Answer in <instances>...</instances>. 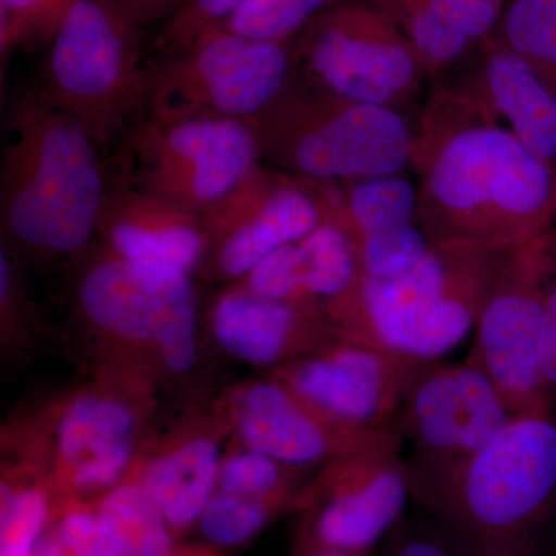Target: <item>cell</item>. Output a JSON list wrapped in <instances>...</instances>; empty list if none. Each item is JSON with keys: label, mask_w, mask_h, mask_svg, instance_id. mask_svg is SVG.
Masks as SVG:
<instances>
[{"label": "cell", "mask_w": 556, "mask_h": 556, "mask_svg": "<svg viewBox=\"0 0 556 556\" xmlns=\"http://www.w3.org/2000/svg\"><path fill=\"white\" fill-rule=\"evenodd\" d=\"M417 225L431 247L503 252L556 229V169L473 93L434 87L416 127Z\"/></svg>", "instance_id": "6da1fadb"}, {"label": "cell", "mask_w": 556, "mask_h": 556, "mask_svg": "<svg viewBox=\"0 0 556 556\" xmlns=\"http://www.w3.org/2000/svg\"><path fill=\"white\" fill-rule=\"evenodd\" d=\"M412 496L460 547L515 556L556 504L555 416L515 417L471 455L408 464Z\"/></svg>", "instance_id": "7a4b0ae2"}, {"label": "cell", "mask_w": 556, "mask_h": 556, "mask_svg": "<svg viewBox=\"0 0 556 556\" xmlns=\"http://www.w3.org/2000/svg\"><path fill=\"white\" fill-rule=\"evenodd\" d=\"M86 124L40 91L17 101L3 134L0 212L10 239L72 255L98 233L110 186Z\"/></svg>", "instance_id": "3957f363"}, {"label": "cell", "mask_w": 556, "mask_h": 556, "mask_svg": "<svg viewBox=\"0 0 556 556\" xmlns=\"http://www.w3.org/2000/svg\"><path fill=\"white\" fill-rule=\"evenodd\" d=\"M508 252L431 247L401 276L361 274L345 294L324 306L325 316L339 338L416 361H438L475 331Z\"/></svg>", "instance_id": "277c9868"}, {"label": "cell", "mask_w": 556, "mask_h": 556, "mask_svg": "<svg viewBox=\"0 0 556 556\" xmlns=\"http://www.w3.org/2000/svg\"><path fill=\"white\" fill-rule=\"evenodd\" d=\"M249 124L262 159L311 181L397 175L415 159L416 127L402 110L345 101L314 86L292 90L289 83Z\"/></svg>", "instance_id": "5b68a950"}, {"label": "cell", "mask_w": 556, "mask_h": 556, "mask_svg": "<svg viewBox=\"0 0 556 556\" xmlns=\"http://www.w3.org/2000/svg\"><path fill=\"white\" fill-rule=\"evenodd\" d=\"M78 302L94 334L148 378L155 365L186 375L197 361L195 288L190 274L121 257L109 249L79 280Z\"/></svg>", "instance_id": "8992f818"}, {"label": "cell", "mask_w": 556, "mask_h": 556, "mask_svg": "<svg viewBox=\"0 0 556 556\" xmlns=\"http://www.w3.org/2000/svg\"><path fill=\"white\" fill-rule=\"evenodd\" d=\"M141 30L110 0H78L50 40L40 93L101 144L148 108L153 68L142 58Z\"/></svg>", "instance_id": "52a82bcc"}, {"label": "cell", "mask_w": 556, "mask_h": 556, "mask_svg": "<svg viewBox=\"0 0 556 556\" xmlns=\"http://www.w3.org/2000/svg\"><path fill=\"white\" fill-rule=\"evenodd\" d=\"M260 160L249 121L148 118L131 130L119 181L206 219L257 174Z\"/></svg>", "instance_id": "ba28073f"}, {"label": "cell", "mask_w": 556, "mask_h": 556, "mask_svg": "<svg viewBox=\"0 0 556 556\" xmlns=\"http://www.w3.org/2000/svg\"><path fill=\"white\" fill-rule=\"evenodd\" d=\"M146 379L123 369L119 378L83 388L53 408L30 471L49 485L54 501L100 503L130 477Z\"/></svg>", "instance_id": "9c48e42d"}, {"label": "cell", "mask_w": 556, "mask_h": 556, "mask_svg": "<svg viewBox=\"0 0 556 556\" xmlns=\"http://www.w3.org/2000/svg\"><path fill=\"white\" fill-rule=\"evenodd\" d=\"M294 40L247 38L222 25L208 28L152 70L149 118L254 119L291 83L298 64Z\"/></svg>", "instance_id": "30bf717a"}, {"label": "cell", "mask_w": 556, "mask_h": 556, "mask_svg": "<svg viewBox=\"0 0 556 556\" xmlns=\"http://www.w3.org/2000/svg\"><path fill=\"white\" fill-rule=\"evenodd\" d=\"M294 43L314 87L358 104L404 110L427 76L412 43L371 0H339Z\"/></svg>", "instance_id": "8fae6325"}, {"label": "cell", "mask_w": 556, "mask_h": 556, "mask_svg": "<svg viewBox=\"0 0 556 556\" xmlns=\"http://www.w3.org/2000/svg\"><path fill=\"white\" fill-rule=\"evenodd\" d=\"M552 232L508 252L486 294L470 353L515 416H554L543 372Z\"/></svg>", "instance_id": "7c38bea8"}, {"label": "cell", "mask_w": 556, "mask_h": 556, "mask_svg": "<svg viewBox=\"0 0 556 556\" xmlns=\"http://www.w3.org/2000/svg\"><path fill=\"white\" fill-rule=\"evenodd\" d=\"M412 497L401 447L365 450L317 468L295 506V541L367 554L401 521Z\"/></svg>", "instance_id": "4fadbf2b"}, {"label": "cell", "mask_w": 556, "mask_h": 556, "mask_svg": "<svg viewBox=\"0 0 556 556\" xmlns=\"http://www.w3.org/2000/svg\"><path fill=\"white\" fill-rule=\"evenodd\" d=\"M218 412L239 447L288 466L318 468L351 453L404 444L396 427L348 426L270 376L230 390Z\"/></svg>", "instance_id": "5bb4252c"}, {"label": "cell", "mask_w": 556, "mask_h": 556, "mask_svg": "<svg viewBox=\"0 0 556 556\" xmlns=\"http://www.w3.org/2000/svg\"><path fill=\"white\" fill-rule=\"evenodd\" d=\"M473 354L464 361L424 362L405 391L396 427L417 460L445 463L495 441L515 419Z\"/></svg>", "instance_id": "9a60e30c"}, {"label": "cell", "mask_w": 556, "mask_h": 556, "mask_svg": "<svg viewBox=\"0 0 556 556\" xmlns=\"http://www.w3.org/2000/svg\"><path fill=\"white\" fill-rule=\"evenodd\" d=\"M422 364L336 336L317 353L274 369L270 378L340 422L379 430L396 427L405 391Z\"/></svg>", "instance_id": "2e32d148"}, {"label": "cell", "mask_w": 556, "mask_h": 556, "mask_svg": "<svg viewBox=\"0 0 556 556\" xmlns=\"http://www.w3.org/2000/svg\"><path fill=\"white\" fill-rule=\"evenodd\" d=\"M324 219V204L292 177L260 167L225 206L204 219L207 251L214 249L222 276L244 277L277 249L308 236Z\"/></svg>", "instance_id": "e0dca14e"}, {"label": "cell", "mask_w": 556, "mask_h": 556, "mask_svg": "<svg viewBox=\"0 0 556 556\" xmlns=\"http://www.w3.org/2000/svg\"><path fill=\"white\" fill-rule=\"evenodd\" d=\"M208 328L229 356L273 371L317 353L338 336L324 309L260 298L244 287L215 300Z\"/></svg>", "instance_id": "ac0fdd59"}, {"label": "cell", "mask_w": 556, "mask_h": 556, "mask_svg": "<svg viewBox=\"0 0 556 556\" xmlns=\"http://www.w3.org/2000/svg\"><path fill=\"white\" fill-rule=\"evenodd\" d=\"M98 233L121 257L188 274L208 244L203 218L123 181L109 188Z\"/></svg>", "instance_id": "d6986e66"}, {"label": "cell", "mask_w": 556, "mask_h": 556, "mask_svg": "<svg viewBox=\"0 0 556 556\" xmlns=\"http://www.w3.org/2000/svg\"><path fill=\"white\" fill-rule=\"evenodd\" d=\"M361 276L356 241L338 223L324 219L308 236L285 244L244 276L260 298L324 309Z\"/></svg>", "instance_id": "ffe728a7"}, {"label": "cell", "mask_w": 556, "mask_h": 556, "mask_svg": "<svg viewBox=\"0 0 556 556\" xmlns=\"http://www.w3.org/2000/svg\"><path fill=\"white\" fill-rule=\"evenodd\" d=\"M218 431L181 427L146 459H137V479L169 522L175 536L199 526L201 514L217 490L223 453Z\"/></svg>", "instance_id": "44dd1931"}, {"label": "cell", "mask_w": 556, "mask_h": 556, "mask_svg": "<svg viewBox=\"0 0 556 556\" xmlns=\"http://www.w3.org/2000/svg\"><path fill=\"white\" fill-rule=\"evenodd\" d=\"M481 86L475 91L490 112L541 160L556 169V93L495 36L482 40Z\"/></svg>", "instance_id": "7402d4cb"}, {"label": "cell", "mask_w": 556, "mask_h": 556, "mask_svg": "<svg viewBox=\"0 0 556 556\" xmlns=\"http://www.w3.org/2000/svg\"><path fill=\"white\" fill-rule=\"evenodd\" d=\"M109 556H174V532L134 477L98 503Z\"/></svg>", "instance_id": "603a6c76"}, {"label": "cell", "mask_w": 556, "mask_h": 556, "mask_svg": "<svg viewBox=\"0 0 556 556\" xmlns=\"http://www.w3.org/2000/svg\"><path fill=\"white\" fill-rule=\"evenodd\" d=\"M419 193L404 175H382L348 182L342 203L325 211L356 241L375 230L416 222Z\"/></svg>", "instance_id": "cb8c5ba5"}, {"label": "cell", "mask_w": 556, "mask_h": 556, "mask_svg": "<svg viewBox=\"0 0 556 556\" xmlns=\"http://www.w3.org/2000/svg\"><path fill=\"white\" fill-rule=\"evenodd\" d=\"M493 36L556 93V0H508Z\"/></svg>", "instance_id": "d4e9b609"}, {"label": "cell", "mask_w": 556, "mask_h": 556, "mask_svg": "<svg viewBox=\"0 0 556 556\" xmlns=\"http://www.w3.org/2000/svg\"><path fill=\"white\" fill-rule=\"evenodd\" d=\"M54 497L49 485L31 473L2 479L0 485V556H30L49 529Z\"/></svg>", "instance_id": "484cf974"}, {"label": "cell", "mask_w": 556, "mask_h": 556, "mask_svg": "<svg viewBox=\"0 0 556 556\" xmlns=\"http://www.w3.org/2000/svg\"><path fill=\"white\" fill-rule=\"evenodd\" d=\"M397 25L428 76L452 67L477 43L448 27L430 0H371Z\"/></svg>", "instance_id": "4316f807"}, {"label": "cell", "mask_w": 556, "mask_h": 556, "mask_svg": "<svg viewBox=\"0 0 556 556\" xmlns=\"http://www.w3.org/2000/svg\"><path fill=\"white\" fill-rule=\"evenodd\" d=\"M295 503L281 497L240 495L217 489L201 514L200 532L208 543L222 547L243 546L254 540Z\"/></svg>", "instance_id": "83f0119b"}, {"label": "cell", "mask_w": 556, "mask_h": 556, "mask_svg": "<svg viewBox=\"0 0 556 556\" xmlns=\"http://www.w3.org/2000/svg\"><path fill=\"white\" fill-rule=\"evenodd\" d=\"M339 0H244L222 27L247 38L291 42Z\"/></svg>", "instance_id": "f1b7e54d"}, {"label": "cell", "mask_w": 556, "mask_h": 556, "mask_svg": "<svg viewBox=\"0 0 556 556\" xmlns=\"http://www.w3.org/2000/svg\"><path fill=\"white\" fill-rule=\"evenodd\" d=\"M361 274L391 278L415 268L431 249L422 228L413 223L388 226L356 240Z\"/></svg>", "instance_id": "f546056e"}, {"label": "cell", "mask_w": 556, "mask_h": 556, "mask_svg": "<svg viewBox=\"0 0 556 556\" xmlns=\"http://www.w3.org/2000/svg\"><path fill=\"white\" fill-rule=\"evenodd\" d=\"M78 0H0L2 56L16 49L47 46Z\"/></svg>", "instance_id": "4dcf8cb0"}, {"label": "cell", "mask_w": 556, "mask_h": 556, "mask_svg": "<svg viewBox=\"0 0 556 556\" xmlns=\"http://www.w3.org/2000/svg\"><path fill=\"white\" fill-rule=\"evenodd\" d=\"M244 0H188L172 14L155 47L166 58L185 50L208 28L223 24Z\"/></svg>", "instance_id": "1f68e13d"}, {"label": "cell", "mask_w": 556, "mask_h": 556, "mask_svg": "<svg viewBox=\"0 0 556 556\" xmlns=\"http://www.w3.org/2000/svg\"><path fill=\"white\" fill-rule=\"evenodd\" d=\"M442 21L460 36L481 43L495 33L506 0H430Z\"/></svg>", "instance_id": "d6a6232c"}, {"label": "cell", "mask_w": 556, "mask_h": 556, "mask_svg": "<svg viewBox=\"0 0 556 556\" xmlns=\"http://www.w3.org/2000/svg\"><path fill=\"white\" fill-rule=\"evenodd\" d=\"M543 372L556 405V229L552 232L551 268L547 276L546 317L543 331Z\"/></svg>", "instance_id": "836d02e7"}, {"label": "cell", "mask_w": 556, "mask_h": 556, "mask_svg": "<svg viewBox=\"0 0 556 556\" xmlns=\"http://www.w3.org/2000/svg\"><path fill=\"white\" fill-rule=\"evenodd\" d=\"M139 28L160 20V17L177 13L188 0H110Z\"/></svg>", "instance_id": "e575fe53"}, {"label": "cell", "mask_w": 556, "mask_h": 556, "mask_svg": "<svg viewBox=\"0 0 556 556\" xmlns=\"http://www.w3.org/2000/svg\"><path fill=\"white\" fill-rule=\"evenodd\" d=\"M387 556H459L441 543V540L428 535H404L393 541V546L388 548Z\"/></svg>", "instance_id": "d590c367"}, {"label": "cell", "mask_w": 556, "mask_h": 556, "mask_svg": "<svg viewBox=\"0 0 556 556\" xmlns=\"http://www.w3.org/2000/svg\"><path fill=\"white\" fill-rule=\"evenodd\" d=\"M30 556H67V552L61 546L60 541L49 527L43 535L39 538L36 546L33 547Z\"/></svg>", "instance_id": "8d00e7d4"}, {"label": "cell", "mask_w": 556, "mask_h": 556, "mask_svg": "<svg viewBox=\"0 0 556 556\" xmlns=\"http://www.w3.org/2000/svg\"><path fill=\"white\" fill-rule=\"evenodd\" d=\"M67 556H109L108 546H105L104 535L84 544L76 551L70 552Z\"/></svg>", "instance_id": "74e56055"}, {"label": "cell", "mask_w": 556, "mask_h": 556, "mask_svg": "<svg viewBox=\"0 0 556 556\" xmlns=\"http://www.w3.org/2000/svg\"><path fill=\"white\" fill-rule=\"evenodd\" d=\"M190 556H223L217 554H200V555H190Z\"/></svg>", "instance_id": "f35d334b"}]
</instances>
